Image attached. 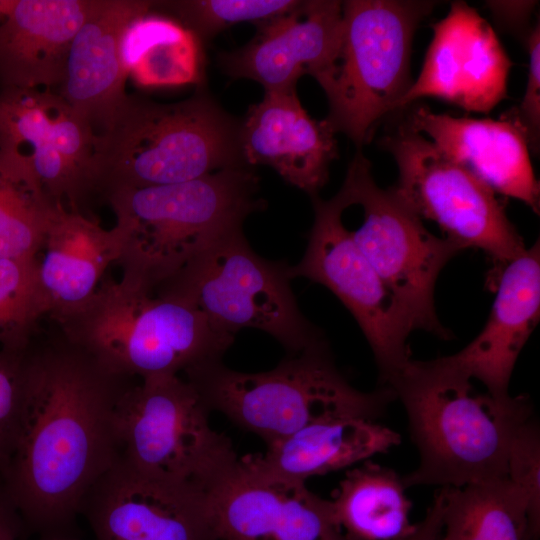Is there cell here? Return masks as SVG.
<instances>
[{
	"label": "cell",
	"instance_id": "obj_1",
	"mask_svg": "<svg viewBox=\"0 0 540 540\" xmlns=\"http://www.w3.org/2000/svg\"><path fill=\"white\" fill-rule=\"evenodd\" d=\"M28 351L19 431L1 500L46 535L64 531L118 457L117 408L138 379L115 374L57 329Z\"/></svg>",
	"mask_w": 540,
	"mask_h": 540
},
{
	"label": "cell",
	"instance_id": "obj_2",
	"mask_svg": "<svg viewBox=\"0 0 540 540\" xmlns=\"http://www.w3.org/2000/svg\"><path fill=\"white\" fill-rule=\"evenodd\" d=\"M472 379L444 357L410 360L385 386L402 403L419 454L403 476L413 486L462 487L507 476L516 430L533 416L528 397L500 402L479 393Z\"/></svg>",
	"mask_w": 540,
	"mask_h": 540
},
{
	"label": "cell",
	"instance_id": "obj_3",
	"mask_svg": "<svg viewBox=\"0 0 540 540\" xmlns=\"http://www.w3.org/2000/svg\"><path fill=\"white\" fill-rule=\"evenodd\" d=\"M253 167L219 170L176 184L111 191L121 280L154 292L265 201Z\"/></svg>",
	"mask_w": 540,
	"mask_h": 540
},
{
	"label": "cell",
	"instance_id": "obj_4",
	"mask_svg": "<svg viewBox=\"0 0 540 540\" xmlns=\"http://www.w3.org/2000/svg\"><path fill=\"white\" fill-rule=\"evenodd\" d=\"M240 123L205 91L174 103L127 94L95 134L92 170L97 196L247 166Z\"/></svg>",
	"mask_w": 540,
	"mask_h": 540
},
{
	"label": "cell",
	"instance_id": "obj_5",
	"mask_svg": "<svg viewBox=\"0 0 540 540\" xmlns=\"http://www.w3.org/2000/svg\"><path fill=\"white\" fill-rule=\"evenodd\" d=\"M209 411L261 438L266 446L326 419L383 416L396 399L388 386L365 392L338 370L325 338L288 354L269 371L241 372L222 360L184 372Z\"/></svg>",
	"mask_w": 540,
	"mask_h": 540
},
{
	"label": "cell",
	"instance_id": "obj_6",
	"mask_svg": "<svg viewBox=\"0 0 540 540\" xmlns=\"http://www.w3.org/2000/svg\"><path fill=\"white\" fill-rule=\"evenodd\" d=\"M54 323L105 368L138 380L222 360L234 341L191 304L121 279L101 281L85 305Z\"/></svg>",
	"mask_w": 540,
	"mask_h": 540
},
{
	"label": "cell",
	"instance_id": "obj_7",
	"mask_svg": "<svg viewBox=\"0 0 540 540\" xmlns=\"http://www.w3.org/2000/svg\"><path fill=\"white\" fill-rule=\"evenodd\" d=\"M434 6L423 0L342 1L339 46L316 81L328 100L324 119L358 148L411 86L414 33Z\"/></svg>",
	"mask_w": 540,
	"mask_h": 540
},
{
	"label": "cell",
	"instance_id": "obj_8",
	"mask_svg": "<svg viewBox=\"0 0 540 540\" xmlns=\"http://www.w3.org/2000/svg\"><path fill=\"white\" fill-rule=\"evenodd\" d=\"M289 266L253 251L242 227L216 239L153 293L194 306L222 332L264 331L288 354L324 338L302 314L291 288Z\"/></svg>",
	"mask_w": 540,
	"mask_h": 540
},
{
	"label": "cell",
	"instance_id": "obj_9",
	"mask_svg": "<svg viewBox=\"0 0 540 540\" xmlns=\"http://www.w3.org/2000/svg\"><path fill=\"white\" fill-rule=\"evenodd\" d=\"M209 414L180 375L137 380L117 408L118 457L146 474L209 493L239 461L231 440L212 428Z\"/></svg>",
	"mask_w": 540,
	"mask_h": 540
},
{
	"label": "cell",
	"instance_id": "obj_10",
	"mask_svg": "<svg viewBox=\"0 0 540 540\" xmlns=\"http://www.w3.org/2000/svg\"><path fill=\"white\" fill-rule=\"evenodd\" d=\"M340 191L348 207L362 210L357 227L344 224L352 240L399 300L415 330L448 339L436 315L434 289L443 267L462 248L426 229L394 187H379L361 152L350 163Z\"/></svg>",
	"mask_w": 540,
	"mask_h": 540
},
{
	"label": "cell",
	"instance_id": "obj_11",
	"mask_svg": "<svg viewBox=\"0 0 540 540\" xmlns=\"http://www.w3.org/2000/svg\"><path fill=\"white\" fill-rule=\"evenodd\" d=\"M381 146L399 172V196L421 218L435 222L462 250H482L497 269L526 246L496 192L431 140L399 121Z\"/></svg>",
	"mask_w": 540,
	"mask_h": 540
},
{
	"label": "cell",
	"instance_id": "obj_12",
	"mask_svg": "<svg viewBox=\"0 0 540 540\" xmlns=\"http://www.w3.org/2000/svg\"><path fill=\"white\" fill-rule=\"evenodd\" d=\"M311 199L314 222L307 247L301 261L289 266V275L319 283L339 298L365 335L385 386L411 360L408 337L415 327L352 240L342 218L347 208L343 194Z\"/></svg>",
	"mask_w": 540,
	"mask_h": 540
},
{
	"label": "cell",
	"instance_id": "obj_13",
	"mask_svg": "<svg viewBox=\"0 0 540 540\" xmlns=\"http://www.w3.org/2000/svg\"><path fill=\"white\" fill-rule=\"evenodd\" d=\"M80 514L98 540H218L206 491L120 457L89 489Z\"/></svg>",
	"mask_w": 540,
	"mask_h": 540
},
{
	"label": "cell",
	"instance_id": "obj_14",
	"mask_svg": "<svg viewBox=\"0 0 540 540\" xmlns=\"http://www.w3.org/2000/svg\"><path fill=\"white\" fill-rule=\"evenodd\" d=\"M511 67L490 23L466 2L454 1L433 25L419 76L396 110L434 97L470 112L488 113L506 97Z\"/></svg>",
	"mask_w": 540,
	"mask_h": 540
},
{
	"label": "cell",
	"instance_id": "obj_15",
	"mask_svg": "<svg viewBox=\"0 0 540 540\" xmlns=\"http://www.w3.org/2000/svg\"><path fill=\"white\" fill-rule=\"evenodd\" d=\"M218 540H350L330 499L238 463L209 491Z\"/></svg>",
	"mask_w": 540,
	"mask_h": 540
},
{
	"label": "cell",
	"instance_id": "obj_16",
	"mask_svg": "<svg viewBox=\"0 0 540 540\" xmlns=\"http://www.w3.org/2000/svg\"><path fill=\"white\" fill-rule=\"evenodd\" d=\"M257 28L247 44L220 53V68L231 78L256 81L265 91L296 88L301 76L316 80L333 62L342 31V1H300Z\"/></svg>",
	"mask_w": 540,
	"mask_h": 540
},
{
	"label": "cell",
	"instance_id": "obj_17",
	"mask_svg": "<svg viewBox=\"0 0 540 540\" xmlns=\"http://www.w3.org/2000/svg\"><path fill=\"white\" fill-rule=\"evenodd\" d=\"M488 276L496 295L483 329L459 352L444 358L480 381L495 400L506 402L512 397L509 383L516 361L540 317L539 241Z\"/></svg>",
	"mask_w": 540,
	"mask_h": 540
},
{
	"label": "cell",
	"instance_id": "obj_18",
	"mask_svg": "<svg viewBox=\"0 0 540 540\" xmlns=\"http://www.w3.org/2000/svg\"><path fill=\"white\" fill-rule=\"evenodd\" d=\"M336 132L325 120L312 118L296 88L265 91L240 123V146L247 166L264 165L284 181L318 196L338 157Z\"/></svg>",
	"mask_w": 540,
	"mask_h": 540
},
{
	"label": "cell",
	"instance_id": "obj_19",
	"mask_svg": "<svg viewBox=\"0 0 540 540\" xmlns=\"http://www.w3.org/2000/svg\"><path fill=\"white\" fill-rule=\"evenodd\" d=\"M404 120L447 156L469 169L496 193L524 202L539 214L540 188L527 139L513 122L454 117L415 103Z\"/></svg>",
	"mask_w": 540,
	"mask_h": 540
},
{
	"label": "cell",
	"instance_id": "obj_20",
	"mask_svg": "<svg viewBox=\"0 0 540 540\" xmlns=\"http://www.w3.org/2000/svg\"><path fill=\"white\" fill-rule=\"evenodd\" d=\"M154 1L92 0L69 49L59 95L97 134L127 93L120 43L128 24Z\"/></svg>",
	"mask_w": 540,
	"mask_h": 540
},
{
	"label": "cell",
	"instance_id": "obj_21",
	"mask_svg": "<svg viewBox=\"0 0 540 540\" xmlns=\"http://www.w3.org/2000/svg\"><path fill=\"white\" fill-rule=\"evenodd\" d=\"M92 0H15L0 23V90L60 87Z\"/></svg>",
	"mask_w": 540,
	"mask_h": 540
},
{
	"label": "cell",
	"instance_id": "obj_22",
	"mask_svg": "<svg viewBox=\"0 0 540 540\" xmlns=\"http://www.w3.org/2000/svg\"><path fill=\"white\" fill-rule=\"evenodd\" d=\"M37 257L38 289L52 321L77 311L92 297L105 270L120 257L115 227L59 205ZM40 251V252H41Z\"/></svg>",
	"mask_w": 540,
	"mask_h": 540
},
{
	"label": "cell",
	"instance_id": "obj_23",
	"mask_svg": "<svg viewBox=\"0 0 540 540\" xmlns=\"http://www.w3.org/2000/svg\"><path fill=\"white\" fill-rule=\"evenodd\" d=\"M400 443L396 431L374 420L335 418L311 423L268 445L264 453L240 459L266 478L306 483L313 476L352 468Z\"/></svg>",
	"mask_w": 540,
	"mask_h": 540
},
{
	"label": "cell",
	"instance_id": "obj_24",
	"mask_svg": "<svg viewBox=\"0 0 540 540\" xmlns=\"http://www.w3.org/2000/svg\"><path fill=\"white\" fill-rule=\"evenodd\" d=\"M94 138L91 126L58 93L0 91V150L24 157L31 165L60 156L82 176L92 196Z\"/></svg>",
	"mask_w": 540,
	"mask_h": 540
},
{
	"label": "cell",
	"instance_id": "obj_25",
	"mask_svg": "<svg viewBox=\"0 0 540 540\" xmlns=\"http://www.w3.org/2000/svg\"><path fill=\"white\" fill-rule=\"evenodd\" d=\"M120 59L126 78L144 88L200 85L204 79L201 39L176 19L152 10L126 27Z\"/></svg>",
	"mask_w": 540,
	"mask_h": 540
},
{
	"label": "cell",
	"instance_id": "obj_26",
	"mask_svg": "<svg viewBox=\"0 0 540 540\" xmlns=\"http://www.w3.org/2000/svg\"><path fill=\"white\" fill-rule=\"evenodd\" d=\"M406 489L394 469L364 461L347 470L330 499L335 519L350 540H401L416 526Z\"/></svg>",
	"mask_w": 540,
	"mask_h": 540
},
{
	"label": "cell",
	"instance_id": "obj_27",
	"mask_svg": "<svg viewBox=\"0 0 540 540\" xmlns=\"http://www.w3.org/2000/svg\"><path fill=\"white\" fill-rule=\"evenodd\" d=\"M438 490V540H534L526 498L507 476Z\"/></svg>",
	"mask_w": 540,
	"mask_h": 540
},
{
	"label": "cell",
	"instance_id": "obj_28",
	"mask_svg": "<svg viewBox=\"0 0 540 540\" xmlns=\"http://www.w3.org/2000/svg\"><path fill=\"white\" fill-rule=\"evenodd\" d=\"M60 204L24 157L0 150V259H34Z\"/></svg>",
	"mask_w": 540,
	"mask_h": 540
},
{
	"label": "cell",
	"instance_id": "obj_29",
	"mask_svg": "<svg viewBox=\"0 0 540 540\" xmlns=\"http://www.w3.org/2000/svg\"><path fill=\"white\" fill-rule=\"evenodd\" d=\"M37 258L0 259V348L23 350L46 316L36 278Z\"/></svg>",
	"mask_w": 540,
	"mask_h": 540
},
{
	"label": "cell",
	"instance_id": "obj_30",
	"mask_svg": "<svg viewBox=\"0 0 540 540\" xmlns=\"http://www.w3.org/2000/svg\"><path fill=\"white\" fill-rule=\"evenodd\" d=\"M298 0H180L154 1L152 10L172 17L192 30L201 41L215 37L234 24L256 26L294 9Z\"/></svg>",
	"mask_w": 540,
	"mask_h": 540
},
{
	"label": "cell",
	"instance_id": "obj_31",
	"mask_svg": "<svg viewBox=\"0 0 540 540\" xmlns=\"http://www.w3.org/2000/svg\"><path fill=\"white\" fill-rule=\"evenodd\" d=\"M507 477L523 493L534 540L540 535V431L532 416L519 426L510 444Z\"/></svg>",
	"mask_w": 540,
	"mask_h": 540
},
{
	"label": "cell",
	"instance_id": "obj_32",
	"mask_svg": "<svg viewBox=\"0 0 540 540\" xmlns=\"http://www.w3.org/2000/svg\"><path fill=\"white\" fill-rule=\"evenodd\" d=\"M29 347L0 348V475L10 461L19 431Z\"/></svg>",
	"mask_w": 540,
	"mask_h": 540
},
{
	"label": "cell",
	"instance_id": "obj_33",
	"mask_svg": "<svg viewBox=\"0 0 540 540\" xmlns=\"http://www.w3.org/2000/svg\"><path fill=\"white\" fill-rule=\"evenodd\" d=\"M529 68L525 93L520 104L501 117L513 122L525 134L529 150L537 153L540 136V26L539 22L525 37Z\"/></svg>",
	"mask_w": 540,
	"mask_h": 540
},
{
	"label": "cell",
	"instance_id": "obj_34",
	"mask_svg": "<svg viewBox=\"0 0 540 540\" xmlns=\"http://www.w3.org/2000/svg\"><path fill=\"white\" fill-rule=\"evenodd\" d=\"M486 4L498 24L514 32L527 28L536 7L535 1H488Z\"/></svg>",
	"mask_w": 540,
	"mask_h": 540
},
{
	"label": "cell",
	"instance_id": "obj_35",
	"mask_svg": "<svg viewBox=\"0 0 540 540\" xmlns=\"http://www.w3.org/2000/svg\"><path fill=\"white\" fill-rule=\"evenodd\" d=\"M442 526V498L437 489L423 519L411 534L401 540H438Z\"/></svg>",
	"mask_w": 540,
	"mask_h": 540
},
{
	"label": "cell",
	"instance_id": "obj_36",
	"mask_svg": "<svg viewBox=\"0 0 540 540\" xmlns=\"http://www.w3.org/2000/svg\"><path fill=\"white\" fill-rule=\"evenodd\" d=\"M7 511L8 508L0 499V540H14V530Z\"/></svg>",
	"mask_w": 540,
	"mask_h": 540
},
{
	"label": "cell",
	"instance_id": "obj_37",
	"mask_svg": "<svg viewBox=\"0 0 540 540\" xmlns=\"http://www.w3.org/2000/svg\"><path fill=\"white\" fill-rule=\"evenodd\" d=\"M15 0H0V23L5 19L14 6Z\"/></svg>",
	"mask_w": 540,
	"mask_h": 540
}]
</instances>
